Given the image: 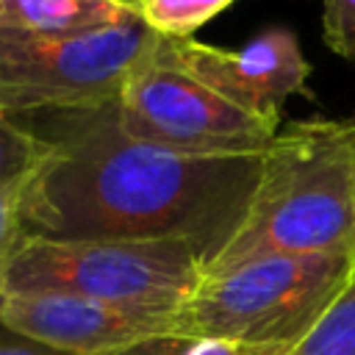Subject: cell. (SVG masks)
Wrapping results in <instances>:
<instances>
[{"label":"cell","mask_w":355,"mask_h":355,"mask_svg":"<svg viewBox=\"0 0 355 355\" xmlns=\"http://www.w3.org/2000/svg\"><path fill=\"white\" fill-rule=\"evenodd\" d=\"M17 119L47 141L22 191L19 222L31 239H178L208 266L261 178L263 153L166 150L128 136L114 103Z\"/></svg>","instance_id":"1"},{"label":"cell","mask_w":355,"mask_h":355,"mask_svg":"<svg viewBox=\"0 0 355 355\" xmlns=\"http://www.w3.org/2000/svg\"><path fill=\"white\" fill-rule=\"evenodd\" d=\"M269 255H355V119L275 133L244 219L202 275Z\"/></svg>","instance_id":"2"},{"label":"cell","mask_w":355,"mask_h":355,"mask_svg":"<svg viewBox=\"0 0 355 355\" xmlns=\"http://www.w3.org/2000/svg\"><path fill=\"white\" fill-rule=\"evenodd\" d=\"M205 261L178 239L19 236L0 263V297L78 294L116 305L180 311L202 280Z\"/></svg>","instance_id":"3"},{"label":"cell","mask_w":355,"mask_h":355,"mask_svg":"<svg viewBox=\"0 0 355 355\" xmlns=\"http://www.w3.org/2000/svg\"><path fill=\"white\" fill-rule=\"evenodd\" d=\"M352 263L355 255H269L202 275L175 336L286 349L341 291Z\"/></svg>","instance_id":"4"},{"label":"cell","mask_w":355,"mask_h":355,"mask_svg":"<svg viewBox=\"0 0 355 355\" xmlns=\"http://www.w3.org/2000/svg\"><path fill=\"white\" fill-rule=\"evenodd\" d=\"M139 11L72 36L0 31V111L8 116L116 103L128 75L161 47Z\"/></svg>","instance_id":"5"},{"label":"cell","mask_w":355,"mask_h":355,"mask_svg":"<svg viewBox=\"0 0 355 355\" xmlns=\"http://www.w3.org/2000/svg\"><path fill=\"white\" fill-rule=\"evenodd\" d=\"M166 39L122 83L119 128L141 141L183 153H263L277 125L233 105L166 55Z\"/></svg>","instance_id":"6"},{"label":"cell","mask_w":355,"mask_h":355,"mask_svg":"<svg viewBox=\"0 0 355 355\" xmlns=\"http://www.w3.org/2000/svg\"><path fill=\"white\" fill-rule=\"evenodd\" d=\"M166 55L189 75L211 86L233 105L272 125L288 97L305 94L311 64L294 31L269 28L239 50H222L194 39H166Z\"/></svg>","instance_id":"7"},{"label":"cell","mask_w":355,"mask_h":355,"mask_svg":"<svg viewBox=\"0 0 355 355\" xmlns=\"http://www.w3.org/2000/svg\"><path fill=\"white\" fill-rule=\"evenodd\" d=\"M178 311L116 305L78 294H17L0 300V324L72 355H103L175 336Z\"/></svg>","instance_id":"8"},{"label":"cell","mask_w":355,"mask_h":355,"mask_svg":"<svg viewBox=\"0 0 355 355\" xmlns=\"http://www.w3.org/2000/svg\"><path fill=\"white\" fill-rule=\"evenodd\" d=\"M136 14V0H0V31L72 36L116 25Z\"/></svg>","instance_id":"9"},{"label":"cell","mask_w":355,"mask_h":355,"mask_svg":"<svg viewBox=\"0 0 355 355\" xmlns=\"http://www.w3.org/2000/svg\"><path fill=\"white\" fill-rule=\"evenodd\" d=\"M283 355H355V263L341 291Z\"/></svg>","instance_id":"10"},{"label":"cell","mask_w":355,"mask_h":355,"mask_svg":"<svg viewBox=\"0 0 355 355\" xmlns=\"http://www.w3.org/2000/svg\"><path fill=\"white\" fill-rule=\"evenodd\" d=\"M236 0H136L139 17L164 39H191Z\"/></svg>","instance_id":"11"},{"label":"cell","mask_w":355,"mask_h":355,"mask_svg":"<svg viewBox=\"0 0 355 355\" xmlns=\"http://www.w3.org/2000/svg\"><path fill=\"white\" fill-rule=\"evenodd\" d=\"M47 155V141L28 130L17 116L0 111V183L28 178Z\"/></svg>","instance_id":"12"},{"label":"cell","mask_w":355,"mask_h":355,"mask_svg":"<svg viewBox=\"0 0 355 355\" xmlns=\"http://www.w3.org/2000/svg\"><path fill=\"white\" fill-rule=\"evenodd\" d=\"M322 31L333 53L355 61V0H322Z\"/></svg>","instance_id":"13"},{"label":"cell","mask_w":355,"mask_h":355,"mask_svg":"<svg viewBox=\"0 0 355 355\" xmlns=\"http://www.w3.org/2000/svg\"><path fill=\"white\" fill-rule=\"evenodd\" d=\"M22 191H25V178L14 183H0V263L22 236V222H19Z\"/></svg>","instance_id":"14"},{"label":"cell","mask_w":355,"mask_h":355,"mask_svg":"<svg viewBox=\"0 0 355 355\" xmlns=\"http://www.w3.org/2000/svg\"><path fill=\"white\" fill-rule=\"evenodd\" d=\"M286 349L275 347H250L227 338H186L180 355H283Z\"/></svg>","instance_id":"15"},{"label":"cell","mask_w":355,"mask_h":355,"mask_svg":"<svg viewBox=\"0 0 355 355\" xmlns=\"http://www.w3.org/2000/svg\"><path fill=\"white\" fill-rule=\"evenodd\" d=\"M0 355H72V352H64V349H53L47 344H39V341H31L25 336H17L11 330H6L0 324Z\"/></svg>","instance_id":"16"},{"label":"cell","mask_w":355,"mask_h":355,"mask_svg":"<svg viewBox=\"0 0 355 355\" xmlns=\"http://www.w3.org/2000/svg\"><path fill=\"white\" fill-rule=\"evenodd\" d=\"M186 347V338L180 336H164V338H150L125 349H114V352H103V355H180Z\"/></svg>","instance_id":"17"}]
</instances>
